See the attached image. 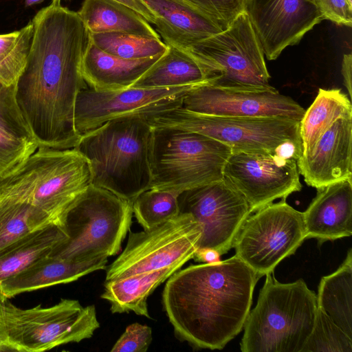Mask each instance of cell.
Instances as JSON below:
<instances>
[{"mask_svg":"<svg viewBox=\"0 0 352 352\" xmlns=\"http://www.w3.org/2000/svg\"><path fill=\"white\" fill-rule=\"evenodd\" d=\"M52 0L32 20L26 65L16 98L38 148H73L80 135L74 124L78 94L87 85L81 62L89 33L78 12Z\"/></svg>","mask_w":352,"mask_h":352,"instance_id":"6da1fadb","label":"cell"},{"mask_svg":"<svg viewBox=\"0 0 352 352\" xmlns=\"http://www.w3.org/2000/svg\"><path fill=\"white\" fill-rule=\"evenodd\" d=\"M258 279L235 254L175 272L162 293L175 336L196 349H222L243 329Z\"/></svg>","mask_w":352,"mask_h":352,"instance_id":"7a4b0ae2","label":"cell"},{"mask_svg":"<svg viewBox=\"0 0 352 352\" xmlns=\"http://www.w3.org/2000/svg\"><path fill=\"white\" fill-rule=\"evenodd\" d=\"M153 127L146 118L109 120L81 135L74 148L88 161L91 184L133 202L151 188Z\"/></svg>","mask_w":352,"mask_h":352,"instance_id":"3957f363","label":"cell"},{"mask_svg":"<svg viewBox=\"0 0 352 352\" xmlns=\"http://www.w3.org/2000/svg\"><path fill=\"white\" fill-rule=\"evenodd\" d=\"M90 184L89 162L75 148L39 147L0 178V196L27 202L63 226L67 209Z\"/></svg>","mask_w":352,"mask_h":352,"instance_id":"277c9868","label":"cell"},{"mask_svg":"<svg viewBox=\"0 0 352 352\" xmlns=\"http://www.w3.org/2000/svg\"><path fill=\"white\" fill-rule=\"evenodd\" d=\"M243 326L242 352H301L313 329L317 298L303 279L278 282L265 275Z\"/></svg>","mask_w":352,"mask_h":352,"instance_id":"5b68a950","label":"cell"},{"mask_svg":"<svg viewBox=\"0 0 352 352\" xmlns=\"http://www.w3.org/2000/svg\"><path fill=\"white\" fill-rule=\"evenodd\" d=\"M132 216L131 202L90 184L64 216L67 238L48 256L74 262L114 256L121 250Z\"/></svg>","mask_w":352,"mask_h":352,"instance_id":"8992f818","label":"cell"},{"mask_svg":"<svg viewBox=\"0 0 352 352\" xmlns=\"http://www.w3.org/2000/svg\"><path fill=\"white\" fill-rule=\"evenodd\" d=\"M153 127L150 145L151 188L177 193L223 179L232 149L199 133Z\"/></svg>","mask_w":352,"mask_h":352,"instance_id":"52a82bcc","label":"cell"},{"mask_svg":"<svg viewBox=\"0 0 352 352\" xmlns=\"http://www.w3.org/2000/svg\"><path fill=\"white\" fill-rule=\"evenodd\" d=\"M153 127L192 131L217 140L233 151L278 153L285 143L302 146L300 121L280 117H228L177 109L147 120Z\"/></svg>","mask_w":352,"mask_h":352,"instance_id":"ba28073f","label":"cell"},{"mask_svg":"<svg viewBox=\"0 0 352 352\" xmlns=\"http://www.w3.org/2000/svg\"><path fill=\"white\" fill-rule=\"evenodd\" d=\"M186 51L211 74L209 84L246 89L272 87L263 49L247 12L239 15L227 29Z\"/></svg>","mask_w":352,"mask_h":352,"instance_id":"9c48e42d","label":"cell"},{"mask_svg":"<svg viewBox=\"0 0 352 352\" xmlns=\"http://www.w3.org/2000/svg\"><path fill=\"white\" fill-rule=\"evenodd\" d=\"M8 336L19 352H42L90 338L100 327L94 305L61 299L57 304L21 309L3 300Z\"/></svg>","mask_w":352,"mask_h":352,"instance_id":"30bf717a","label":"cell"},{"mask_svg":"<svg viewBox=\"0 0 352 352\" xmlns=\"http://www.w3.org/2000/svg\"><path fill=\"white\" fill-rule=\"evenodd\" d=\"M285 199L250 214L234 242L235 255L260 278L272 274L307 239L302 212Z\"/></svg>","mask_w":352,"mask_h":352,"instance_id":"8fae6325","label":"cell"},{"mask_svg":"<svg viewBox=\"0 0 352 352\" xmlns=\"http://www.w3.org/2000/svg\"><path fill=\"white\" fill-rule=\"evenodd\" d=\"M201 236L199 223L181 213L150 229L130 231L124 250L107 267L105 281L184 265L193 258Z\"/></svg>","mask_w":352,"mask_h":352,"instance_id":"7c38bea8","label":"cell"},{"mask_svg":"<svg viewBox=\"0 0 352 352\" xmlns=\"http://www.w3.org/2000/svg\"><path fill=\"white\" fill-rule=\"evenodd\" d=\"M197 85H199L114 90L94 89L86 86L79 91L76 100V130L81 136L114 119L139 116L148 120L181 107L184 96Z\"/></svg>","mask_w":352,"mask_h":352,"instance_id":"4fadbf2b","label":"cell"},{"mask_svg":"<svg viewBox=\"0 0 352 352\" xmlns=\"http://www.w3.org/2000/svg\"><path fill=\"white\" fill-rule=\"evenodd\" d=\"M177 201L179 213L190 214L201 228L197 250L211 249L220 255L233 248L252 214L244 197L223 178L181 192Z\"/></svg>","mask_w":352,"mask_h":352,"instance_id":"5bb4252c","label":"cell"},{"mask_svg":"<svg viewBox=\"0 0 352 352\" xmlns=\"http://www.w3.org/2000/svg\"><path fill=\"white\" fill-rule=\"evenodd\" d=\"M223 178L244 197L252 213L302 188L296 160L276 153L232 151Z\"/></svg>","mask_w":352,"mask_h":352,"instance_id":"9a60e30c","label":"cell"},{"mask_svg":"<svg viewBox=\"0 0 352 352\" xmlns=\"http://www.w3.org/2000/svg\"><path fill=\"white\" fill-rule=\"evenodd\" d=\"M182 107L192 112L228 117H280L300 121L305 111L291 97L273 87H223L204 83L191 89Z\"/></svg>","mask_w":352,"mask_h":352,"instance_id":"2e32d148","label":"cell"},{"mask_svg":"<svg viewBox=\"0 0 352 352\" xmlns=\"http://www.w3.org/2000/svg\"><path fill=\"white\" fill-rule=\"evenodd\" d=\"M246 12L270 60L324 20L307 0H248Z\"/></svg>","mask_w":352,"mask_h":352,"instance_id":"e0dca14e","label":"cell"},{"mask_svg":"<svg viewBox=\"0 0 352 352\" xmlns=\"http://www.w3.org/2000/svg\"><path fill=\"white\" fill-rule=\"evenodd\" d=\"M352 116L342 117L320 137L314 146L296 160L305 183L316 189L352 179Z\"/></svg>","mask_w":352,"mask_h":352,"instance_id":"ac0fdd59","label":"cell"},{"mask_svg":"<svg viewBox=\"0 0 352 352\" xmlns=\"http://www.w3.org/2000/svg\"><path fill=\"white\" fill-rule=\"evenodd\" d=\"M306 238L322 243L352 234V179L317 189L316 197L302 212Z\"/></svg>","mask_w":352,"mask_h":352,"instance_id":"d6986e66","label":"cell"},{"mask_svg":"<svg viewBox=\"0 0 352 352\" xmlns=\"http://www.w3.org/2000/svg\"><path fill=\"white\" fill-rule=\"evenodd\" d=\"M166 45L187 50L221 30L189 0H141Z\"/></svg>","mask_w":352,"mask_h":352,"instance_id":"ffe728a7","label":"cell"},{"mask_svg":"<svg viewBox=\"0 0 352 352\" xmlns=\"http://www.w3.org/2000/svg\"><path fill=\"white\" fill-rule=\"evenodd\" d=\"M107 258L74 262L47 256L0 282V298L9 299L20 294L75 281L93 272L105 269Z\"/></svg>","mask_w":352,"mask_h":352,"instance_id":"44dd1931","label":"cell"},{"mask_svg":"<svg viewBox=\"0 0 352 352\" xmlns=\"http://www.w3.org/2000/svg\"><path fill=\"white\" fill-rule=\"evenodd\" d=\"M162 55L138 60L124 59L106 53L89 39L82 58L81 72L90 88L126 89L131 87Z\"/></svg>","mask_w":352,"mask_h":352,"instance_id":"7402d4cb","label":"cell"},{"mask_svg":"<svg viewBox=\"0 0 352 352\" xmlns=\"http://www.w3.org/2000/svg\"><path fill=\"white\" fill-rule=\"evenodd\" d=\"M182 266L177 264L105 281L101 298L109 302L113 314L133 311L137 315L151 318L147 305L148 297Z\"/></svg>","mask_w":352,"mask_h":352,"instance_id":"603a6c76","label":"cell"},{"mask_svg":"<svg viewBox=\"0 0 352 352\" xmlns=\"http://www.w3.org/2000/svg\"><path fill=\"white\" fill-rule=\"evenodd\" d=\"M209 71L188 52L167 45L166 51L131 87L164 88L209 83Z\"/></svg>","mask_w":352,"mask_h":352,"instance_id":"cb8c5ba5","label":"cell"},{"mask_svg":"<svg viewBox=\"0 0 352 352\" xmlns=\"http://www.w3.org/2000/svg\"><path fill=\"white\" fill-rule=\"evenodd\" d=\"M78 13L89 34L116 32L161 38L143 16L115 0H84Z\"/></svg>","mask_w":352,"mask_h":352,"instance_id":"d4e9b609","label":"cell"},{"mask_svg":"<svg viewBox=\"0 0 352 352\" xmlns=\"http://www.w3.org/2000/svg\"><path fill=\"white\" fill-rule=\"evenodd\" d=\"M67 238L64 228L49 224L22 236L0 252V282L45 257Z\"/></svg>","mask_w":352,"mask_h":352,"instance_id":"484cf974","label":"cell"},{"mask_svg":"<svg viewBox=\"0 0 352 352\" xmlns=\"http://www.w3.org/2000/svg\"><path fill=\"white\" fill-rule=\"evenodd\" d=\"M352 116L351 100L339 89H319L300 120L302 154L309 152L338 119Z\"/></svg>","mask_w":352,"mask_h":352,"instance_id":"4316f807","label":"cell"},{"mask_svg":"<svg viewBox=\"0 0 352 352\" xmlns=\"http://www.w3.org/2000/svg\"><path fill=\"white\" fill-rule=\"evenodd\" d=\"M317 305L352 337V250L333 273L323 276L318 286Z\"/></svg>","mask_w":352,"mask_h":352,"instance_id":"83f0119b","label":"cell"},{"mask_svg":"<svg viewBox=\"0 0 352 352\" xmlns=\"http://www.w3.org/2000/svg\"><path fill=\"white\" fill-rule=\"evenodd\" d=\"M52 223L28 203L0 196V252L30 232Z\"/></svg>","mask_w":352,"mask_h":352,"instance_id":"f1b7e54d","label":"cell"},{"mask_svg":"<svg viewBox=\"0 0 352 352\" xmlns=\"http://www.w3.org/2000/svg\"><path fill=\"white\" fill-rule=\"evenodd\" d=\"M89 39L106 53L128 60L154 57L167 50V45L161 38L126 32L89 34Z\"/></svg>","mask_w":352,"mask_h":352,"instance_id":"f546056e","label":"cell"},{"mask_svg":"<svg viewBox=\"0 0 352 352\" xmlns=\"http://www.w3.org/2000/svg\"><path fill=\"white\" fill-rule=\"evenodd\" d=\"M33 35L30 21L19 30L0 34V81L16 84L26 65Z\"/></svg>","mask_w":352,"mask_h":352,"instance_id":"4dcf8cb0","label":"cell"},{"mask_svg":"<svg viewBox=\"0 0 352 352\" xmlns=\"http://www.w3.org/2000/svg\"><path fill=\"white\" fill-rule=\"evenodd\" d=\"M179 193L151 188L140 194L132 202L133 213L144 230L175 218L179 214Z\"/></svg>","mask_w":352,"mask_h":352,"instance_id":"1f68e13d","label":"cell"},{"mask_svg":"<svg viewBox=\"0 0 352 352\" xmlns=\"http://www.w3.org/2000/svg\"><path fill=\"white\" fill-rule=\"evenodd\" d=\"M351 352L350 337L320 307L315 322L301 352Z\"/></svg>","mask_w":352,"mask_h":352,"instance_id":"d6a6232c","label":"cell"},{"mask_svg":"<svg viewBox=\"0 0 352 352\" xmlns=\"http://www.w3.org/2000/svg\"><path fill=\"white\" fill-rule=\"evenodd\" d=\"M16 84L6 85L0 81V129L16 138L35 142L17 104Z\"/></svg>","mask_w":352,"mask_h":352,"instance_id":"836d02e7","label":"cell"},{"mask_svg":"<svg viewBox=\"0 0 352 352\" xmlns=\"http://www.w3.org/2000/svg\"><path fill=\"white\" fill-rule=\"evenodd\" d=\"M221 31L241 14L246 12L248 0H189Z\"/></svg>","mask_w":352,"mask_h":352,"instance_id":"e575fe53","label":"cell"},{"mask_svg":"<svg viewBox=\"0 0 352 352\" xmlns=\"http://www.w3.org/2000/svg\"><path fill=\"white\" fill-rule=\"evenodd\" d=\"M37 144L12 136L0 129V178L33 154Z\"/></svg>","mask_w":352,"mask_h":352,"instance_id":"d590c367","label":"cell"},{"mask_svg":"<svg viewBox=\"0 0 352 352\" xmlns=\"http://www.w3.org/2000/svg\"><path fill=\"white\" fill-rule=\"evenodd\" d=\"M152 341V329L138 322L129 325L111 352H146Z\"/></svg>","mask_w":352,"mask_h":352,"instance_id":"8d00e7d4","label":"cell"},{"mask_svg":"<svg viewBox=\"0 0 352 352\" xmlns=\"http://www.w3.org/2000/svg\"><path fill=\"white\" fill-rule=\"evenodd\" d=\"M313 4L324 20L351 28L352 25L351 0H307Z\"/></svg>","mask_w":352,"mask_h":352,"instance_id":"74e56055","label":"cell"},{"mask_svg":"<svg viewBox=\"0 0 352 352\" xmlns=\"http://www.w3.org/2000/svg\"><path fill=\"white\" fill-rule=\"evenodd\" d=\"M19 352L8 333L5 316L3 300L0 298V352Z\"/></svg>","mask_w":352,"mask_h":352,"instance_id":"f35d334b","label":"cell"},{"mask_svg":"<svg viewBox=\"0 0 352 352\" xmlns=\"http://www.w3.org/2000/svg\"><path fill=\"white\" fill-rule=\"evenodd\" d=\"M351 70H352V55L351 53L345 54L343 56L341 73L343 77V83L346 87L349 98H352L351 89Z\"/></svg>","mask_w":352,"mask_h":352,"instance_id":"ab89813d","label":"cell"},{"mask_svg":"<svg viewBox=\"0 0 352 352\" xmlns=\"http://www.w3.org/2000/svg\"><path fill=\"white\" fill-rule=\"evenodd\" d=\"M115 1L131 8V9L139 13L142 16H143L149 23L154 24L155 18L153 14L141 0Z\"/></svg>","mask_w":352,"mask_h":352,"instance_id":"60d3db41","label":"cell"},{"mask_svg":"<svg viewBox=\"0 0 352 352\" xmlns=\"http://www.w3.org/2000/svg\"><path fill=\"white\" fill-rule=\"evenodd\" d=\"M221 255L215 250L211 249L198 250L193 258L196 261L210 263L220 261Z\"/></svg>","mask_w":352,"mask_h":352,"instance_id":"b9f144b4","label":"cell"},{"mask_svg":"<svg viewBox=\"0 0 352 352\" xmlns=\"http://www.w3.org/2000/svg\"><path fill=\"white\" fill-rule=\"evenodd\" d=\"M42 1H43V0H25V6L26 7H29L37 3H40Z\"/></svg>","mask_w":352,"mask_h":352,"instance_id":"7bdbcfd3","label":"cell"}]
</instances>
